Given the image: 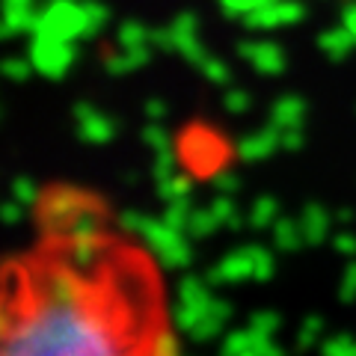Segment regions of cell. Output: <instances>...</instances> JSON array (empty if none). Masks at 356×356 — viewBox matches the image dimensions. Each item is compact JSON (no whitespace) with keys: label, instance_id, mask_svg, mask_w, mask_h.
Masks as SVG:
<instances>
[{"label":"cell","instance_id":"cell-1","mask_svg":"<svg viewBox=\"0 0 356 356\" xmlns=\"http://www.w3.org/2000/svg\"><path fill=\"white\" fill-rule=\"evenodd\" d=\"M21 309L18 321L3 312V356H134L95 288L83 297H51L30 285Z\"/></svg>","mask_w":356,"mask_h":356},{"label":"cell","instance_id":"cell-2","mask_svg":"<svg viewBox=\"0 0 356 356\" xmlns=\"http://www.w3.org/2000/svg\"><path fill=\"white\" fill-rule=\"evenodd\" d=\"M273 270H276V261H273V252L259 247V243H247V247H238L222 255V261H217V267H211L205 273V280L220 288V285H238V282H267L273 280Z\"/></svg>","mask_w":356,"mask_h":356},{"label":"cell","instance_id":"cell-3","mask_svg":"<svg viewBox=\"0 0 356 356\" xmlns=\"http://www.w3.org/2000/svg\"><path fill=\"white\" fill-rule=\"evenodd\" d=\"M187 232L172 229L163 217H149L143 220V226L137 232V238L146 243V250L152 252V259L166 270H184L193 261V250L187 243Z\"/></svg>","mask_w":356,"mask_h":356},{"label":"cell","instance_id":"cell-4","mask_svg":"<svg viewBox=\"0 0 356 356\" xmlns=\"http://www.w3.org/2000/svg\"><path fill=\"white\" fill-rule=\"evenodd\" d=\"M86 30H89L86 0H51L48 6L39 9L33 36L81 42V39H86Z\"/></svg>","mask_w":356,"mask_h":356},{"label":"cell","instance_id":"cell-5","mask_svg":"<svg viewBox=\"0 0 356 356\" xmlns=\"http://www.w3.org/2000/svg\"><path fill=\"white\" fill-rule=\"evenodd\" d=\"M211 285L205 276H184L181 282H178V291H175V303H172V327L178 332H191L199 321L205 318V312L211 309L214 303V291H211Z\"/></svg>","mask_w":356,"mask_h":356},{"label":"cell","instance_id":"cell-6","mask_svg":"<svg viewBox=\"0 0 356 356\" xmlns=\"http://www.w3.org/2000/svg\"><path fill=\"white\" fill-rule=\"evenodd\" d=\"M77 42L54 39V36H33L30 42V63L42 77L60 81L65 72H72V65L77 60Z\"/></svg>","mask_w":356,"mask_h":356},{"label":"cell","instance_id":"cell-7","mask_svg":"<svg viewBox=\"0 0 356 356\" xmlns=\"http://www.w3.org/2000/svg\"><path fill=\"white\" fill-rule=\"evenodd\" d=\"M89 202V196L69 191V187H57L48 196H42L39 202V214H42V226L51 232V235H65L69 222L74 220V214Z\"/></svg>","mask_w":356,"mask_h":356},{"label":"cell","instance_id":"cell-8","mask_svg":"<svg viewBox=\"0 0 356 356\" xmlns=\"http://www.w3.org/2000/svg\"><path fill=\"white\" fill-rule=\"evenodd\" d=\"M306 18V6L300 0H267L250 15H243V27L247 30H280V27H294Z\"/></svg>","mask_w":356,"mask_h":356},{"label":"cell","instance_id":"cell-9","mask_svg":"<svg viewBox=\"0 0 356 356\" xmlns=\"http://www.w3.org/2000/svg\"><path fill=\"white\" fill-rule=\"evenodd\" d=\"M72 119H74L77 137L83 143H92V146H107V143H113V137L119 134L116 119H110L107 113H102V110L89 102H77L72 107Z\"/></svg>","mask_w":356,"mask_h":356},{"label":"cell","instance_id":"cell-10","mask_svg":"<svg viewBox=\"0 0 356 356\" xmlns=\"http://www.w3.org/2000/svg\"><path fill=\"white\" fill-rule=\"evenodd\" d=\"M238 54L243 60H247L250 65L259 74H267V77H276L285 72V51L280 48L276 42H261V39H243L238 42Z\"/></svg>","mask_w":356,"mask_h":356},{"label":"cell","instance_id":"cell-11","mask_svg":"<svg viewBox=\"0 0 356 356\" xmlns=\"http://www.w3.org/2000/svg\"><path fill=\"white\" fill-rule=\"evenodd\" d=\"M282 149V134L276 131L273 125H267V128H259V131H252L247 134V137H241L238 140V158L243 163H259V161H267L273 152H280Z\"/></svg>","mask_w":356,"mask_h":356},{"label":"cell","instance_id":"cell-12","mask_svg":"<svg viewBox=\"0 0 356 356\" xmlns=\"http://www.w3.org/2000/svg\"><path fill=\"white\" fill-rule=\"evenodd\" d=\"M229 318H232V303H229V300H222V297H214V303H211V309L205 312V318L199 321V324L191 332H187V339H193L199 344L214 341V339L222 336V330H226Z\"/></svg>","mask_w":356,"mask_h":356},{"label":"cell","instance_id":"cell-13","mask_svg":"<svg viewBox=\"0 0 356 356\" xmlns=\"http://www.w3.org/2000/svg\"><path fill=\"white\" fill-rule=\"evenodd\" d=\"M309 107L300 95H280L270 107V125L276 131H291V128H303Z\"/></svg>","mask_w":356,"mask_h":356},{"label":"cell","instance_id":"cell-14","mask_svg":"<svg viewBox=\"0 0 356 356\" xmlns=\"http://www.w3.org/2000/svg\"><path fill=\"white\" fill-rule=\"evenodd\" d=\"M332 220H336V217H332L324 205H318V202L306 205L303 214H300V229H303V235H306V243H312V247L324 243L330 238Z\"/></svg>","mask_w":356,"mask_h":356},{"label":"cell","instance_id":"cell-15","mask_svg":"<svg viewBox=\"0 0 356 356\" xmlns=\"http://www.w3.org/2000/svg\"><path fill=\"white\" fill-rule=\"evenodd\" d=\"M102 235H104V214H102V208L89 199L74 214V220L69 222L63 238H102Z\"/></svg>","mask_w":356,"mask_h":356},{"label":"cell","instance_id":"cell-16","mask_svg":"<svg viewBox=\"0 0 356 356\" xmlns=\"http://www.w3.org/2000/svg\"><path fill=\"white\" fill-rule=\"evenodd\" d=\"M152 51H154L152 44H149V48H113L104 57V69L113 74V77L131 74V72H137V69H143V65L149 63Z\"/></svg>","mask_w":356,"mask_h":356},{"label":"cell","instance_id":"cell-17","mask_svg":"<svg viewBox=\"0 0 356 356\" xmlns=\"http://www.w3.org/2000/svg\"><path fill=\"white\" fill-rule=\"evenodd\" d=\"M318 48L324 51V57L339 63V60H344L356 48V36L344 24L341 27H330V30H324L318 36Z\"/></svg>","mask_w":356,"mask_h":356},{"label":"cell","instance_id":"cell-18","mask_svg":"<svg viewBox=\"0 0 356 356\" xmlns=\"http://www.w3.org/2000/svg\"><path fill=\"white\" fill-rule=\"evenodd\" d=\"M303 243H306V235H303V229H300V220L280 217V220L273 222V247L276 250L297 252Z\"/></svg>","mask_w":356,"mask_h":356},{"label":"cell","instance_id":"cell-19","mask_svg":"<svg viewBox=\"0 0 356 356\" xmlns=\"http://www.w3.org/2000/svg\"><path fill=\"white\" fill-rule=\"evenodd\" d=\"M36 9L33 6H3V33L6 36H21V33H33L36 27Z\"/></svg>","mask_w":356,"mask_h":356},{"label":"cell","instance_id":"cell-20","mask_svg":"<svg viewBox=\"0 0 356 356\" xmlns=\"http://www.w3.org/2000/svg\"><path fill=\"white\" fill-rule=\"evenodd\" d=\"M143 353L146 356H181V341H178V336L170 327H161L143 341Z\"/></svg>","mask_w":356,"mask_h":356},{"label":"cell","instance_id":"cell-21","mask_svg":"<svg viewBox=\"0 0 356 356\" xmlns=\"http://www.w3.org/2000/svg\"><path fill=\"white\" fill-rule=\"evenodd\" d=\"M282 217V211H280V202H276L273 196H259L252 202L250 208V217L247 222L252 229H273V222Z\"/></svg>","mask_w":356,"mask_h":356},{"label":"cell","instance_id":"cell-22","mask_svg":"<svg viewBox=\"0 0 356 356\" xmlns=\"http://www.w3.org/2000/svg\"><path fill=\"white\" fill-rule=\"evenodd\" d=\"M280 327H282V318L276 315L273 309L252 312V318H250V324H247V330L252 332L255 341H270L276 332H280Z\"/></svg>","mask_w":356,"mask_h":356},{"label":"cell","instance_id":"cell-23","mask_svg":"<svg viewBox=\"0 0 356 356\" xmlns=\"http://www.w3.org/2000/svg\"><path fill=\"white\" fill-rule=\"evenodd\" d=\"M116 44L119 48H149L152 44V30L143 21H125L116 30Z\"/></svg>","mask_w":356,"mask_h":356},{"label":"cell","instance_id":"cell-24","mask_svg":"<svg viewBox=\"0 0 356 356\" xmlns=\"http://www.w3.org/2000/svg\"><path fill=\"white\" fill-rule=\"evenodd\" d=\"M193 193V181L181 172H175L170 178H163V181H158V196L163 199V202H178V199H191Z\"/></svg>","mask_w":356,"mask_h":356},{"label":"cell","instance_id":"cell-25","mask_svg":"<svg viewBox=\"0 0 356 356\" xmlns=\"http://www.w3.org/2000/svg\"><path fill=\"white\" fill-rule=\"evenodd\" d=\"M255 341L252 339V332L243 327V330H232L222 336V344H220V356H247L252 348H255Z\"/></svg>","mask_w":356,"mask_h":356},{"label":"cell","instance_id":"cell-26","mask_svg":"<svg viewBox=\"0 0 356 356\" xmlns=\"http://www.w3.org/2000/svg\"><path fill=\"white\" fill-rule=\"evenodd\" d=\"M217 229H220V220L214 214V208H211V205L193 208V217H191V226H187V235H191V238H211Z\"/></svg>","mask_w":356,"mask_h":356},{"label":"cell","instance_id":"cell-27","mask_svg":"<svg viewBox=\"0 0 356 356\" xmlns=\"http://www.w3.org/2000/svg\"><path fill=\"white\" fill-rule=\"evenodd\" d=\"M166 222H170L172 229L178 232H187V226H191V217H193V205L191 199H178V202H166L163 214H161Z\"/></svg>","mask_w":356,"mask_h":356},{"label":"cell","instance_id":"cell-28","mask_svg":"<svg viewBox=\"0 0 356 356\" xmlns=\"http://www.w3.org/2000/svg\"><path fill=\"white\" fill-rule=\"evenodd\" d=\"M324 318L321 315H309L303 324H300L297 330V348L300 350H309V348H315V344L321 341V336H324Z\"/></svg>","mask_w":356,"mask_h":356},{"label":"cell","instance_id":"cell-29","mask_svg":"<svg viewBox=\"0 0 356 356\" xmlns=\"http://www.w3.org/2000/svg\"><path fill=\"white\" fill-rule=\"evenodd\" d=\"M143 143L152 149V152H166V149H172V134L166 131L163 122H149L146 128H143Z\"/></svg>","mask_w":356,"mask_h":356},{"label":"cell","instance_id":"cell-30","mask_svg":"<svg viewBox=\"0 0 356 356\" xmlns=\"http://www.w3.org/2000/svg\"><path fill=\"white\" fill-rule=\"evenodd\" d=\"M211 208H214V214H217V220H220V226H226V229H238L241 226V211H238V205L232 202V196H220L217 193V199L211 202Z\"/></svg>","mask_w":356,"mask_h":356},{"label":"cell","instance_id":"cell-31","mask_svg":"<svg viewBox=\"0 0 356 356\" xmlns=\"http://www.w3.org/2000/svg\"><path fill=\"white\" fill-rule=\"evenodd\" d=\"M321 356H356V339L348 336V332L330 336L321 341Z\"/></svg>","mask_w":356,"mask_h":356},{"label":"cell","instance_id":"cell-32","mask_svg":"<svg viewBox=\"0 0 356 356\" xmlns=\"http://www.w3.org/2000/svg\"><path fill=\"white\" fill-rule=\"evenodd\" d=\"M86 13H89V30H86V39H95L107 24H110V9L102 0H86Z\"/></svg>","mask_w":356,"mask_h":356},{"label":"cell","instance_id":"cell-33","mask_svg":"<svg viewBox=\"0 0 356 356\" xmlns=\"http://www.w3.org/2000/svg\"><path fill=\"white\" fill-rule=\"evenodd\" d=\"M175 51L181 54V57H184L187 63H193L196 69H199V65H202V63H205V60L211 57V54L205 51V44H202V39H199V36H187V39H178V42H175Z\"/></svg>","mask_w":356,"mask_h":356},{"label":"cell","instance_id":"cell-34","mask_svg":"<svg viewBox=\"0 0 356 356\" xmlns=\"http://www.w3.org/2000/svg\"><path fill=\"white\" fill-rule=\"evenodd\" d=\"M13 199H18V202H24L30 208V205L42 202V191H39V184L33 181L30 175H18L13 181Z\"/></svg>","mask_w":356,"mask_h":356},{"label":"cell","instance_id":"cell-35","mask_svg":"<svg viewBox=\"0 0 356 356\" xmlns=\"http://www.w3.org/2000/svg\"><path fill=\"white\" fill-rule=\"evenodd\" d=\"M211 184H214V191L220 196H235L241 191V175L238 172H232V170H217L214 175H211Z\"/></svg>","mask_w":356,"mask_h":356},{"label":"cell","instance_id":"cell-36","mask_svg":"<svg viewBox=\"0 0 356 356\" xmlns=\"http://www.w3.org/2000/svg\"><path fill=\"white\" fill-rule=\"evenodd\" d=\"M199 72L205 74V81L217 83V86H226V83L232 81V72H229V65L222 63V60H217V57H208L202 65H199Z\"/></svg>","mask_w":356,"mask_h":356},{"label":"cell","instance_id":"cell-37","mask_svg":"<svg viewBox=\"0 0 356 356\" xmlns=\"http://www.w3.org/2000/svg\"><path fill=\"white\" fill-rule=\"evenodd\" d=\"M170 30L175 42L178 39H187V36H199V18L193 13H178L172 21H170Z\"/></svg>","mask_w":356,"mask_h":356},{"label":"cell","instance_id":"cell-38","mask_svg":"<svg viewBox=\"0 0 356 356\" xmlns=\"http://www.w3.org/2000/svg\"><path fill=\"white\" fill-rule=\"evenodd\" d=\"M250 104H252V98L247 89H229V92L222 95V107H226V113H232V116H243L250 110Z\"/></svg>","mask_w":356,"mask_h":356},{"label":"cell","instance_id":"cell-39","mask_svg":"<svg viewBox=\"0 0 356 356\" xmlns=\"http://www.w3.org/2000/svg\"><path fill=\"white\" fill-rule=\"evenodd\" d=\"M30 72H36L33 69V63H30V57H9L3 63V74L9 77V81H15V83H24L30 77Z\"/></svg>","mask_w":356,"mask_h":356},{"label":"cell","instance_id":"cell-40","mask_svg":"<svg viewBox=\"0 0 356 356\" xmlns=\"http://www.w3.org/2000/svg\"><path fill=\"white\" fill-rule=\"evenodd\" d=\"M175 152L172 149H166V152H154V166H152V172H154V181H163V178H170L175 175Z\"/></svg>","mask_w":356,"mask_h":356},{"label":"cell","instance_id":"cell-41","mask_svg":"<svg viewBox=\"0 0 356 356\" xmlns=\"http://www.w3.org/2000/svg\"><path fill=\"white\" fill-rule=\"evenodd\" d=\"M261 3H267V0H220L222 13H226L229 18H243V15H250L252 9H259Z\"/></svg>","mask_w":356,"mask_h":356},{"label":"cell","instance_id":"cell-42","mask_svg":"<svg viewBox=\"0 0 356 356\" xmlns=\"http://www.w3.org/2000/svg\"><path fill=\"white\" fill-rule=\"evenodd\" d=\"M339 297H341V303H356V261H350L348 267H344Z\"/></svg>","mask_w":356,"mask_h":356},{"label":"cell","instance_id":"cell-43","mask_svg":"<svg viewBox=\"0 0 356 356\" xmlns=\"http://www.w3.org/2000/svg\"><path fill=\"white\" fill-rule=\"evenodd\" d=\"M332 250L339 255H344V259H356V235L348 229L339 232V235H332Z\"/></svg>","mask_w":356,"mask_h":356},{"label":"cell","instance_id":"cell-44","mask_svg":"<svg viewBox=\"0 0 356 356\" xmlns=\"http://www.w3.org/2000/svg\"><path fill=\"white\" fill-rule=\"evenodd\" d=\"M0 217H3L6 226H18V222H24V217H27V205L18 202V199H9V202L0 208Z\"/></svg>","mask_w":356,"mask_h":356},{"label":"cell","instance_id":"cell-45","mask_svg":"<svg viewBox=\"0 0 356 356\" xmlns=\"http://www.w3.org/2000/svg\"><path fill=\"white\" fill-rule=\"evenodd\" d=\"M143 220H146V214H140V211L128 208V211H122V214H119V229L125 232V235H134V238H137V232H140V226H143Z\"/></svg>","mask_w":356,"mask_h":356},{"label":"cell","instance_id":"cell-46","mask_svg":"<svg viewBox=\"0 0 356 356\" xmlns=\"http://www.w3.org/2000/svg\"><path fill=\"white\" fill-rule=\"evenodd\" d=\"M152 48H154V51H175V36H172L170 24L152 30Z\"/></svg>","mask_w":356,"mask_h":356},{"label":"cell","instance_id":"cell-47","mask_svg":"<svg viewBox=\"0 0 356 356\" xmlns=\"http://www.w3.org/2000/svg\"><path fill=\"white\" fill-rule=\"evenodd\" d=\"M143 116H146L149 122H163L166 116H170V104H166L163 98H149V102L143 104Z\"/></svg>","mask_w":356,"mask_h":356},{"label":"cell","instance_id":"cell-48","mask_svg":"<svg viewBox=\"0 0 356 356\" xmlns=\"http://www.w3.org/2000/svg\"><path fill=\"white\" fill-rule=\"evenodd\" d=\"M280 134H282V149L285 152L303 149V128H291V131H280Z\"/></svg>","mask_w":356,"mask_h":356},{"label":"cell","instance_id":"cell-49","mask_svg":"<svg viewBox=\"0 0 356 356\" xmlns=\"http://www.w3.org/2000/svg\"><path fill=\"white\" fill-rule=\"evenodd\" d=\"M341 24L348 27L353 36H356V0H350V3H344V9H341Z\"/></svg>","mask_w":356,"mask_h":356},{"label":"cell","instance_id":"cell-50","mask_svg":"<svg viewBox=\"0 0 356 356\" xmlns=\"http://www.w3.org/2000/svg\"><path fill=\"white\" fill-rule=\"evenodd\" d=\"M255 356H285V350L270 339V341H259V344H255Z\"/></svg>","mask_w":356,"mask_h":356},{"label":"cell","instance_id":"cell-51","mask_svg":"<svg viewBox=\"0 0 356 356\" xmlns=\"http://www.w3.org/2000/svg\"><path fill=\"white\" fill-rule=\"evenodd\" d=\"M332 217H336V222H341V226H348V222H353V217H356V214H353L350 208H341L339 214H332Z\"/></svg>","mask_w":356,"mask_h":356},{"label":"cell","instance_id":"cell-52","mask_svg":"<svg viewBox=\"0 0 356 356\" xmlns=\"http://www.w3.org/2000/svg\"><path fill=\"white\" fill-rule=\"evenodd\" d=\"M3 6H33V0H3Z\"/></svg>","mask_w":356,"mask_h":356}]
</instances>
